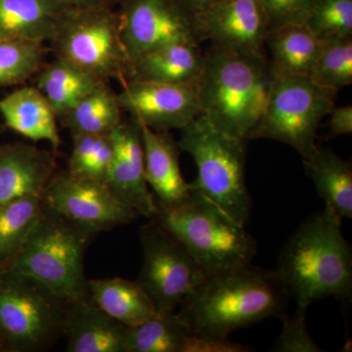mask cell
Wrapping results in <instances>:
<instances>
[{
  "label": "cell",
  "instance_id": "obj_1",
  "mask_svg": "<svg viewBox=\"0 0 352 352\" xmlns=\"http://www.w3.org/2000/svg\"><path fill=\"white\" fill-rule=\"evenodd\" d=\"M289 296L275 270L252 265L208 275L178 307L198 337L226 339L238 329L286 314Z\"/></svg>",
  "mask_w": 352,
  "mask_h": 352
},
{
  "label": "cell",
  "instance_id": "obj_2",
  "mask_svg": "<svg viewBox=\"0 0 352 352\" xmlns=\"http://www.w3.org/2000/svg\"><path fill=\"white\" fill-rule=\"evenodd\" d=\"M275 272L300 309L329 296L351 300L352 254L342 219L326 207L308 217L285 244Z\"/></svg>",
  "mask_w": 352,
  "mask_h": 352
},
{
  "label": "cell",
  "instance_id": "obj_3",
  "mask_svg": "<svg viewBox=\"0 0 352 352\" xmlns=\"http://www.w3.org/2000/svg\"><path fill=\"white\" fill-rule=\"evenodd\" d=\"M273 72L266 54H251L212 45L198 80L203 115L245 142L263 118Z\"/></svg>",
  "mask_w": 352,
  "mask_h": 352
},
{
  "label": "cell",
  "instance_id": "obj_4",
  "mask_svg": "<svg viewBox=\"0 0 352 352\" xmlns=\"http://www.w3.org/2000/svg\"><path fill=\"white\" fill-rule=\"evenodd\" d=\"M152 220L188 252L208 275L251 265L258 250L245 226L198 192L171 206L157 204Z\"/></svg>",
  "mask_w": 352,
  "mask_h": 352
},
{
  "label": "cell",
  "instance_id": "obj_5",
  "mask_svg": "<svg viewBox=\"0 0 352 352\" xmlns=\"http://www.w3.org/2000/svg\"><path fill=\"white\" fill-rule=\"evenodd\" d=\"M95 235L44 206L19 252L1 270L32 278L66 302L87 300L83 261Z\"/></svg>",
  "mask_w": 352,
  "mask_h": 352
},
{
  "label": "cell",
  "instance_id": "obj_6",
  "mask_svg": "<svg viewBox=\"0 0 352 352\" xmlns=\"http://www.w3.org/2000/svg\"><path fill=\"white\" fill-rule=\"evenodd\" d=\"M196 164L197 176L190 190L214 201L245 226L252 212V198L245 183L247 142L214 126L201 113L182 129L177 142Z\"/></svg>",
  "mask_w": 352,
  "mask_h": 352
},
{
  "label": "cell",
  "instance_id": "obj_7",
  "mask_svg": "<svg viewBox=\"0 0 352 352\" xmlns=\"http://www.w3.org/2000/svg\"><path fill=\"white\" fill-rule=\"evenodd\" d=\"M51 46L55 57L104 82L124 85L132 67L120 34L119 13L110 7L68 6L58 21Z\"/></svg>",
  "mask_w": 352,
  "mask_h": 352
},
{
  "label": "cell",
  "instance_id": "obj_8",
  "mask_svg": "<svg viewBox=\"0 0 352 352\" xmlns=\"http://www.w3.org/2000/svg\"><path fill=\"white\" fill-rule=\"evenodd\" d=\"M67 305L36 280L0 270V351L50 349L63 336Z\"/></svg>",
  "mask_w": 352,
  "mask_h": 352
},
{
  "label": "cell",
  "instance_id": "obj_9",
  "mask_svg": "<svg viewBox=\"0 0 352 352\" xmlns=\"http://www.w3.org/2000/svg\"><path fill=\"white\" fill-rule=\"evenodd\" d=\"M337 94L307 76H273L265 110L252 140L279 141L296 150L302 159L309 157L317 147L319 124L335 107Z\"/></svg>",
  "mask_w": 352,
  "mask_h": 352
},
{
  "label": "cell",
  "instance_id": "obj_10",
  "mask_svg": "<svg viewBox=\"0 0 352 352\" xmlns=\"http://www.w3.org/2000/svg\"><path fill=\"white\" fill-rule=\"evenodd\" d=\"M140 242L143 263L136 281L157 312L176 311L208 275L154 220L140 227Z\"/></svg>",
  "mask_w": 352,
  "mask_h": 352
},
{
  "label": "cell",
  "instance_id": "obj_11",
  "mask_svg": "<svg viewBox=\"0 0 352 352\" xmlns=\"http://www.w3.org/2000/svg\"><path fill=\"white\" fill-rule=\"evenodd\" d=\"M43 199L46 208L94 234L126 226L139 215L118 200L105 183L68 170L54 173Z\"/></svg>",
  "mask_w": 352,
  "mask_h": 352
},
{
  "label": "cell",
  "instance_id": "obj_12",
  "mask_svg": "<svg viewBox=\"0 0 352 352\" xmlns=\"http://www.w3.org/2000/svg\"><path fill=\"white\" fill-rule=\"evenodd\" d=\"M118 6L131 67L146 53L166 44L199 43L194 14L182 0H120Z\"/></svg>",
  "mask_w": 352,
  "mask_h": 352
},
{
  "label": "cell",
  "instance_id": "obj_13",
  "mask_svg": "<svg viewBox=\"0 0 352 352\" xmlns=\"http://www.w3.org/2000/svg\"><path fill=\"white\" fill-rule=\"evenodd\" d=\"M117 98L132 119L157 131L182 129L203 113L198 80L176 85L129 80Z\"/></svg>",
  "mask_w": 352,
  "mask_h": 352
},
{
  "label": "cell",
  "instance_id": "obj_14",
  "mask_svg": "<svg viewBox=\"0 0 352 352\" xmlns=\"http://www.w3.org/2000/svg\"><path fill=\"white\" fill-rule=\"evenodd\" d=\"M197 41L224 50L266 54L270 32L261 0H219L194 15Z\"/></svg>",
  "mask_w": 352,
  "mask_h": 352
},
{
  "label": "cell",
  "instance_id": "obj_15",
  "mask_svg": "<svg viewBox=\"0 0 352 352\" xmlns=\"http://www.w3.org/2000/svg\"><path fill=\"white\" fill-rule=\"evenodd\" d=\"M113 155L105 184L113 195L139 215L153 219L157 201L145 176L144 152L138 122L118 124L110 132Z\"/></svg>",
  "mask_w": 352,
  "mask_h": 352
},
{
  "label": "cell",
  "instance_id": "obj_16",
  "mask_svg": "<svg viewBox=\"0 0 352 352\" xmlns=\"http://www.w3.org/2000/svg\"><path fill=\"white\" fill-rule=\"evenodd\" d=\"M25 143L0 145V206L43 195L56 173V154Z\"/></svg>",
  "mask_w": 352,
  "mask_h": 352
},
{
  "label": "cell",
  "instance_id": "obj_17",
  "mask_svg": "<svg viewBox=\"0 0 352 352\" xmlns=\"http://www.w3.org/2000/svg\"><path fill=\"white\" fill-rule=\"evenodd\" d=\"M127 329L91 298L67 305L63 336L68 352H126Z\"/></svg>",
  "mask_w": 352,
  "mask_h": 352
},
{
  "label": "cell",
  "instance_id": "obj_18",
  "mask_svg": "<svg viewBox=\"0 0 352 352\" xmlns=\"http://www.w3.org/2000/svg\"><path fill=\"white\" fill-rule=\"evenodd\" d=\"M138 124L148 185L157 196V204L175 205L190 193L189 183L185 182L180 170L179 146L170 132L155 131L141 122Z\"/></svg>",
  "mask_w": 352,
  "mask_h": 352
},
{
  "label": "cell",
  "instance_id": "obj_19",
  "mask_svg": "<svg viewBox=\"0 0 352 352\" xmlns=\"http://www.w3.org/2000/svg\"><path fill=\"white\" fill-rule=\"evenodd\" d=\"M0 115L8 129L32 141H46L57 151V116L36 87L14 90L0 99Z\"/></svg>",
  "mask_w": 352,
  "mask_h": 352
},
{
  "label": "cell",
  "instance_id": "obj_20",
  "mask_svg": "<svg viewBox=\"0 0 352 352\" xmlns=\"http://www.w3.org/2000/svg\"><path fill=\"white\" fill-rule=\"evenodd\" d=\"M205 53L199 43H173L146 53L132 65L131 80L160 83H187L200 78Z\"/></svg>",
  "mask_w": 352,
  "mask_h": 352
},
{
  "label": "cell",
  "instance_id": "obj_21",
  "mask_svg": "<svg viewBox=\"0 0 352 352\" xmlns=\"http://www.w3.org/2000/svg\"><path fill=\"white\" fill-rule=\"evenodd\" d=\"M67 6L63 0H0V41H50Z\"/></svg>",
  "mask_w": 352,
  "mask_h": 352
},
{
  "label": "cell",
  "instance_id": "obj_22",
  "mask_svg": "<svg viewBox=\"0 0 352 352\" xmlns=\"http://www.w3.org/2000/svg\"><path fill=\"white\" fill-rule=\"evenodd\" d=\"M305 170L311 178L325 207L340 217H352V166L327 147L315 148L302 159Z\"/></svg>",
  "mask_w": 352,
  "mask_h": 352
},
{
  "label": "cell",
  "instance_id": "obj_23",
  "mask_svg": "<svg viewBox=\"0 0 352 352\" xmlns=\"http://www.w3.org/2000/svg\"><path fill=\"white\" fill-rule=\"evenodd\" d=\"M322 41L307 24H287L268 32L265 48L274 76H309Z\"/></svg>",
  "mask_w": 352,
  "mask_h": 352
},
{
  "label": "cell",
  "instance_id": "obj_24",
  "mask_svg": "<svg viewBox=\"0 0 352 352\" xmlns=\"http://www.w3.org/2000/svg\"><path fill=\"white\" fill-rule=\"evenodd\" d=\"M90 298L102 311L126 327H136L157 314L138 281L122 278L87 280Z\"/></svg>",
  "mask_w": 352,
  "mask_h": 352
},
{
  "label": "cell",
  "instance_id": "obj_25",
  "mask_svg": "<svg viewBox=\"0 0 352 352\" xmlns=\"http://www.w3.org/2000/svg\"><path fill=\"white\" fill-rule=\"evenodd\" d=\"M36 88L63 120L83 97L103 83L75 65L56 59L38 72Z\"/></svg>",
  "mask_w": 352,
  "mask_h": 352
},
{
  "label": "cell",
  "instance_id": "obj_26",
  "mask_svg": "<svg viewBox=\"0 0 352 352\" xmlns=\"http://www.w3.org/2000/svg\"><path fill=\"white\" fill-rule=\"evenodd\" d=\"M190 335L177 312H157L144 323L127 329L126 352H184Z\"/></svg>",
  "mask_w": 352,
  "mask_h": 352
},
{
  "label": "cell",
  "instance_id": "obj_27",
  "mask_svg": "<svg viewBox=\"0 0 352 352\" xmlns=\"http://www.w3.org/2000/svg\"><path fill=\"white\" fill-rule=\"evenodd\" d=\"M117 94L103 83L72 109L63 122L76 134H108L122 122Z\"/></svg>",
  "mask_w": 352,
  "mask_h": 352
},
{
  "label": "cell",
  "instance_id": "obj_28",
  "mask_svg": "<svg viewBox=\"0 0 352 352\" xmlns=\"http://www.w3.org/2000/svg\"><path fill=\"white\" fill-rule=\"evenodd\" d=\"M43 207V195L23 197L0 206V270L19 252Z\"/></svg>",
  "mask_w": 352,
  "mask_h": 352
},
{
  "label": "cell",
  "instance_id": "obj_29",
  "mask_svg": "<svg viewBox=\"0 0 352 352\" xmlns=\"http://www.w3.org/2000/svg\"><path fill=\"white\" fill-rule=\"evenodd\" d=\"M309 78L317 85L339 91L352 83V36L321 39Z\"/></svg>",
  "mask_w": 352,
  "mask_h": 352
},
{
  "label": "cell",
  "instance_id": "obj_30",
  "mask_svg": "<svg viewBox=\"0 0 352 352\" xmlns=\"http://www.w3.org/2000/svg\"><path fill=\"white\" fill-rule=\"evenodd\" d=\"M45 57L43 43L0 41V87L21 85L38 73Z\"/></svg>",
  "mask_w": 352,
  "mask_h": 352
},
{
  "label": "cell",
  "instance_id": "obj_31",
  "mask_svg": "<svg viewBox=\"0 0 352 352\" xmlns=\"http://www.w3.org/2000/svg\"><path fill=\"white\" fill-rule=\"evenodd\" d=\"M307 25L320 39L352 36V0H315Z\"/></svg>",
  "mask_w": 352,
  "mask_h": 352
},
{
  "label": "cell",
  "instance_id": "obj_32",
  "mask_svg": "<svg viewBox=\"0 0 352 352\" xmlns=\"http://www.w3.org/2000/svg\"><path fill=\"white\" fill-rule=\"evenodd\" d=\"M307 310L296 308V312L292 316L286 314L280 319L283 329L279 337L275 340L273 351L278 352H320L322 349L315 342L308 331L305 321Z\"/></svg>",
  "mask_w": 352,
  "mask_h": 352
},
{
  "label": "cell",
  "instance_id": "obj_33",
  "mask_svg": "<svg viewBox=\"0 0 352 352\" xmlns=\"http://www.w3.org/2000/svg\"><path fill=\"white\" fill-rule=\"evenodd\" d=\"M270 29L287 24H307L315 0H261Z\"/></svg>",
  "mask_w": 352,
  "mask_h": 352
},
{
  "label": "cell",
  "instance_id": "obj_34",
  "mask_svg": "<svg viewBox=\"0 0 352 352\" xmlns=\"http://www.w3.org/2000/svg\"><path fill=\"white\" fill-rule=\"evenodd\" d=\"M113 155V146L110 133L102 134L99 136L94 156L90 160L87 171L82 177L91 178L97 182L105 183L112 164Z\"/></svg>",
  "mask_w": 352,
  "mask_h": 352
},
{
  "label": "cell",
  "instance_id": "obj_35",
  "mask_svg": "<svg viewBox=\"0 0 352 352\" xmlns=\"http://www.w3.org/2000/svg\"><path fill=\"white\" fill-rule=\"evenodd\" d=\"M102 135V134H100ZM96 134H76L73 136L74 145L69 161V173L83 176L90 160L94 156L99 136Z\"/></svg>",
  "mask_w": 352,
  "mask_h": 352
},
{
  "label": "cell",
  "instance_id": "obj_36",
  "mask_svg": "<svg viewBox=\"0 0 352 352\" xmlns=\"http://www.w3.org/2000/svg\"><path fill=\"white\" fill-rule=\"evenodd\" d=\"M251 349L237 342H231L229 338L214 339V338L189 336L184 352H247Z\"/></svg>",
  "mask_w": 352,
  "mask_h": 352
},
{
  "label": "cell",
  "instance_id": "obj_37",
  "mask_svg": "<svg viewBox=\"0 0 352 352\" xmlns=\"http://www.w3.org/2000/svg\"><path fill=\"white\" fill-rule=\"evenodd\" d=\"M331 135H349L352 133V107L351 105L342 107H333L330 113Z\"/></svg>",
  "mask_w": 352,
  "mask_h": 352
},
{
  "label": "cell",
  "instance_id": "obj_38",
  "mask_svg": "<svg viewBox=\"0 0 352 352\" xmlns=\"http://www.w3.org/2000/svg\"><path fill=\"white\" fill-rule=\"evenodd\" d=\"M69 6L85 7H110L118 6L120 0H63Z\"/></svg>",
  "mask_w": 352,
  "mask_h": 352
},
{
  "label": "cell",
  "instance_id": "obj_39",
  "mask_svg": "<svg viewBox=\"0 0 352 352\" xmlns=\"http://www.w3.org/2000/svg\"><path fill=\"white\" fill-rule=\"evenodd\" d=\"M183 3L185 4L190 10L193 12L194 15L201 12V11L207 9L208 7L212 6L215 2L219 0H182Z\"/></svg>",
  "mask_w": 352,
  "mask_h": 352
}]
</instances>
